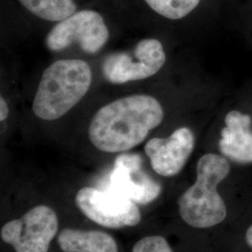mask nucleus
<instances>
[{"label": "nucleus", "instance_id": "obj_8", "mask_svg": "<svg viewBox=\"0 0 252 252\" xmlns=\"http://www.w3.org/2000/svg\"><path fill=\"white\" fill-rule=\"evenodd\" d=\"M105 189L140 205L152 203L162 190L160 184L145 171L142 157L135 153L118 156Z\"/></svg>", "mask_w": 252, "mask_h": 252}, {"label": "nucleus", "instance_id": "obj_13", "mask_svg": "<svg viewBox=\"0 0 252 252\" xmlns=\"http://www.w3.org/2000/svg\"><path fill=\"white\" fill-rule=\"evenodd\" d=\"M156 13L171 20L184 18L195 9L200 0H144Z\"/></svg>", "mask_w": 252, "mask_h": 252}, {"label": "nucleus", "instance_id": "obj_10", "mask_svg": "<svg viewBox=\"0 0 252 252\" xmlns=\"http://www.w3.org/2000/svg\"><path fill=\"white\" fill-rule=\"evenodd\" d=\"M252 119L239 111L232 110L225 117L221 130L220 151L226 157L240 163L252 162Z\"/></svg>", "mask_w": 252, "mask_h": 252}, {"label": "nucleus", "instance_id": "obj_9", "mask_svg": "<svg viewBox=\"0 0 252 252\" xmlns=\"http://www.w3.org/2000/svg\"><path fill=\"white\" fill-rule=\"evenodd\" d=\"M194 148V136L189 128L177 129L166 138L155 137L147 142L145 153L153 170L162 177L180 173Z\"/></svg>", "mask_w": 252, "mask_h": 252}, {"label": "nucleus", "instance_id": "obj_6", "mask_svg": "<svg viewBox=\"0 0 252 252\" xmlns=\"http://www.w3.org/2000/svg\"><path fill=\"white\" fill-rule=\"evenodd\" d=\"M58 231V218L51 207L37 206L1 230V238L15 252H48Z\"/></svg>", "mask_w": 252, "mask_h": 252}, {"label": "nucleus", "instance_id": "obj_12", "mask_svg": "<svg viewBox=\"0 0 252 252\" xmlns=\"http://www.w3.org/2000/svg\"><path fill=\"white\" fill-rule=\"evenodd\" d=\"M26 9L36 17L61 22L76 12L77 5L74 0H19Z\"/></svg>", "mask_w": 252, "mask_h": 252}, {"label": "nucleus", "instance_id": "obj_15", "mask_svg": "<svg viewBox=\"0 0 252 252\" xmlns=\"http://www.w3.org/2000/svg\"><path fill=\"white\" fill-rule=\"evenodd\" d=\"M0 104H1V106H0V120H1V122H3L7 119L8 115H9V107H8L7 102L5 101L3 97H1V99H0Z\"/></svg>", "mask_w": 252, "mask_h": 252}, {"label": "nucleus", "instance_id": "obj_3", "mask_svg": "<svg viewBox=\"0 0 252 252\" xmlns=\"http://www.w3.org/2000/svg\"><path fill=\"white\" fill-rule=\"evenodd\" d=\"M230 173L225 158L208 153L200 158L196 181L179 199L181 219L189 226L204 229L225 220V203L218 192V185Z\"/></svg>", "mask_w": 252, "mask_h": 252}, {"label": "nucleus", "instance_id": "obj_1", "mask_svg": "<svg viewBox=\"0 0 252 252\" xmlns=\"http://www.w3.org/2000/svg\"><path fill=\"white\" fill-rule=\"evenodd\" d=\"M162 120V107L153 96H126L104 106L95 113L89 127V138L102 152H127L142 143Z\"/></svg>", "mask_w": 252, "mask_h": 252}, {"label": "nucleus", "instance_id": "obj_16", "mask_svg": "<svg viewBox=\"0 0 252 252\" xmlns=\"http://www.w3.org/2000/svg\"><path fill=\"white\" fill-rule=\"evenodd\" d=\"M246 240L247 243L252 249V225L248 229L247 234H246Z\"/></svg>", "mask_w": 252, "mask_h": 252}, {"label": "nucleus", "instance_id": "obj_7", "mask_svg": "<svg viewBox=\"0 0 252 252\" xmlns=\"http://www.w3.org/2000/svg\"><path fill=\"white\" fill-rule=\"evenodd\" d=\"M76 204L91 220L107 228L135 226L141 220L135 202L108 189L82 188L76 195Z\"/></svg>", "mask_w": 252, "mask_h": 252}, {"label": "nucleus", "instance_id": "obj_4", "mask_svg": "<svg viewBox=\"0 0 252 252\" xmlns=\"http://www.w3.org/2000/svg\"><path fill=\"white\" fill-rule=\"evenodd\" d=\"M109 32L104 18L90 9L75 12L59 22L49 32L46 46L50 51L60 52L78 44L87 54H96L108 41Z\"/></svg>", "mask_w": 252, "mask_h": 252}, {"label": "nucleus", "instance_id": "obj_14", "mask_svg": "<svg viewBox=\"0 0 252 252\" xmlns=\"http://www.w3.org/2000/svg\"><path fill=\"white\" fill-rule=\"evenodd\" d=\"M132 252H173L167 241L159 235L146 236L135 243Z\"/></svg>", "mask_w": 252, "mask_h": 252}, {"label": "nucleus", "instance_id": "obj_11", "mask_svg": "<svg viewBox=\"0 0 252 252\" xmlns=\"http://www.w3.org/2000/svg\"><path fill=\"white\" fill-rule=\"evenodd\" d=\"M57 241L63 252H118L113 237L101 231L64 229Z\"/></svg>", "mask_w": 252, "mask_h": 252}, {"label": "nucleus", "instance_id": "obj_5", "mask_svg": "<svg viewBox=\"0 0 252 252\" xmlns=\"http://www.w3.org/2000/svg\"><path fill=\"white\" fill-rule=\"evenodd\" d=\"M162 43L155 38H146L132 51L109 54L102 65L105 78L111 83L148 79L158 72L165 63Z\"/></svg>", "mask_w": 252, "mask_h": 252}, {"label": "nucleus", "instance_id": "obj_2", "mask_svg": "<svg viewBox=\"0 0 252 252\" xmlns=\"http://www.w3.org/2000/svg\"><path fill=\"white\" fill-rule=\"evenodd\" d=\"M92 83L89 64L80 59H64L52 63L42 74L33 101L36 117L54 121L74 108Z\"/></svg>", "mask_w": 252, "mask_h": 252}]
</instances>
